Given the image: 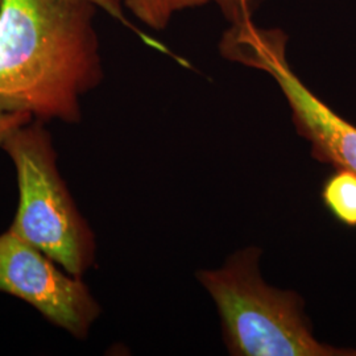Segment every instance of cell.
I'll list each match as a JSON object with an SVG mask.
<instances>
[{
	"mask_svg": "<svg viewBox=\"0 0 356 356\" xmlns=\"http://www.w3.org/2000/svg\"><path fill=\"white\" fill-rule=\"evenodd\" d=\"M97 7L88 0H0V114L78 123L103 79Z\"/></svg>",
	"mask_w": 356,
	"mask_h": 356,
	"instance_id": "obj_1",
	"label": "cell"
},
{
	"mask_svg": "<svg viewBox=\"0 0 356 356\" xmlns=\"http://www.w3.org/2000/svg\"><path fill=\"white\" fill-rule=\"evenodd\" d=\"M261 250L247 247L219 269L197 277L222 319L229 354L239 356H350V350L322 343L313 335L302 298L268 285L260 275Z\"/></svg>",
	"mask_w": 356,
	"mask_h": 356,
	"instance_id": "obj_2",
	"label": "cell"
},
{
	"mask_svg": "<svg viewBox=\"0 0 356 356\" xmlns=\"http://www.w3.org/2000/svg\"><path fill=\"white\" fill-rule=\"evenodd\" d=\"M17 175L19 206L11 231L81 277L95 261V236L58 173L44 122L17 128L1 144Z\"/></svg>",
	"mask_w": 356,
	"mask_h": 356,
	"instance_id": "obj_3",
	"label": "cell"
},
{
	"mask_svg": "<svg viewBox=\"0 0 356 356\" xmlns=\"http://www.w3.org/2000/svg\"><path fill=\"white\" fill-rule=\"evenodd\" d=\"M239 63L272 76L292 110L301 136L313 156L338 170L356 173V127L334 113L301 82L286 60V35L279 29L256 28L243 38Z\"/></svg>",
	"mask_w": 356,
	"mask_h": 356,
	"instance_id": "obj_4",
	"label": "cell"
},
{
	"mask_svg": "<svg viewBox=\"0 0 356 356\" xmlns=\"http://www.w3.org/2000/svg\"><path fill=\"white\" fill-rule=\"evenodd\" d=\"M0 292L28 302L53 325L85 339L101 307L88 285L64 273L51 257L15 235H0Z\"/></svg>",
	"mask_w": 356,
	"mask_h": 356,
	"instance_id": "obj_5",
	"label": "cell"
},
{
	"mask_svg": "<svg viewBox=\"0 0 356 356\" xmlns=\"http://www.w3.org/2000/svg\"><path fill=\"white\" fill-rule=\"evenodd\" d=\"M323 200L341 222L356 226V173L338 170L326 182Z\"/></svg>",
	"mask_w": 356,
	"mask_h": 356,
	"instance_id": "obj_6",
	"label": "cell"
},
{
	"mask_svg": "<svg viewBox=\"0 0 356 356\" xmlns=\"http://www.w3.org/2000/svg\"><path fill=\"white\" fill-rule=\"evenodd\" d=\"M219 0H123L124 6L143 24L161 31L170 23L173 15L182 10L204 6Z\"/></svg>",
	"mask_w": 356,
	"mask_h": 356,
	"instance_id": "obj_7",
	"label": "cell"
},
{
	"mask_svg": "<svg viewBox=\"0 0 356 356\" xmlns=\"http://www.w3.org/2000/svg\"><path fill=\"white\" fill-rule=\"evenodd\" d=\"M33 120V116L28 113H7L0 114V147L4 140L16 131Z\"/></svg>",
	"mask_w": 356,
	"mask_h": 356,
	"instance_id": "obj_8",
	"label": "cell"
},
{
	"mask_svg": "<svg viewBox=\"0 0 356 356\" xmlns=\"http://www.w3.org/2000/svg\"><path fill=\"white\" fill-rule=\"evenodd\" d=\"M218 3L232 23L250 19V0H219Z\"/></svg>",
	"mask_w": 356,
	"mask_h": 356,
	"instance_id": "obj_9",
	"label": "cell"
},
{
	"mask_svg": "<svg viewBox=\"0 0 356 356\" xmlns=\"http://www.w3.org/2000/svg\"><path fill=\"white\" fill-rule=\"evenodd\" d=\"M88 1L92 3L97 8L108 13L114 19H118L119 22L127 24L124 13H123V1L122 0H88Z\"/></svg>",
	"mask_w": 356,
	"mask_h": 356,
	"instance_id": "obj_10",
	"label": "cell"
},
{
	"mask_svg": "<svg viewBox=\"0 0 356 356\" xmlns=\"http://www.w3.org/2000/svg\"><path fill=\"white\" fill-rule=\"evenodd\" d=\"M350 356H356V351H354V350H350Z\"/></svg>",
	"mask_w": 356,
	"mask_h": 356,
	"instance_id": "obj_11",
	"label": "cell"
}]
</instances>
